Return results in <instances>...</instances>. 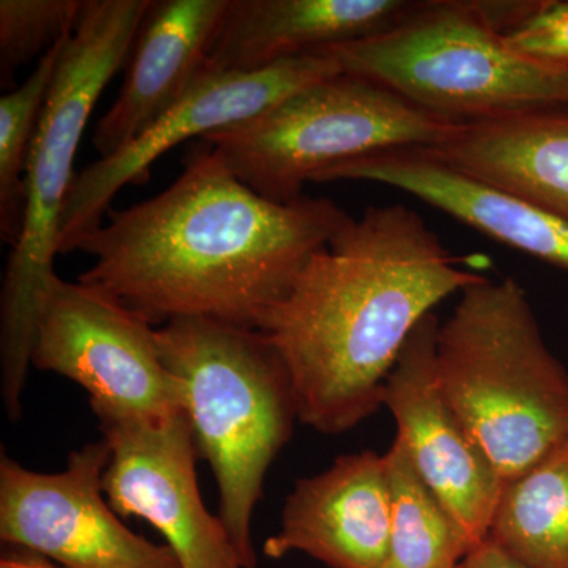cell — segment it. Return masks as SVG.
Listing matches in <instances>:
<instances>
[{"instance_id": "obj_5", "label": "cell", "mask_w": 568, "mask_h": 568, "mask_svg": "<svg viewBox=\"0 0 568 568\" xmlns=\"http://www.w3.org/2000/svg\"><path fill=\"white\" fill-rule=\"evenodd\" d=\"M163 364L181 383L200 457L219 487V518L242 567L256 568L254 507L264 478L298 420L293 384L256 328L182 317L156 328Z\"/></svg>"}, {"instance_id": "obj_18", "label": "cell", "mask_w": 568, "mask_h": 568, "mask_svg": "<svg viewBox=\"0 0 568 568\" xmlns=\"http://www.w3.org/2000/svg\"><path fill=\"white\" fill-rule=\"evenodd\" d=\"M488 540L528 568H568V436L504 485Z\"/></svg>"}, {"instance_id": "obj_25", "label": "cell", "mask_w": 568, "mask_h": 568, "mask_svg": "<svg viewBox=\"0 0 568 568\" xmlns=\"http://www.w3.org/2000/svg\"><path fill=\"white\" fill-rule=\"evenodd\" d=\"M457 568H465V566H463V564H462V566H458Z\"/></svg>"}, {"instance_id": "obj_1", "label": "cell", "mask_w": 568, "mask_h": 568, "mask_svg": "<svg viewBox=\"0 0 568 568\" xmlns=\"http://www.w3.org/2000/svg\"><path fill=\"white\" fill-rule=\"evenodd\" d=\"M106 219L74 248L93 257L78 282L155 328L182 317L256 328L351 215L325 197L265 200L209 148L164 192Z\"/></svg>"}, {"instance_id": "obj_3", "label": "cell", "mask_w": 568, "mask_h": 568, "mask_svg": "<svg viewBox=\"0 0 568 568\" xmlns=\"http://www.w3.org/2000/svg\"><path fill=\"white\" fill-rule=\"evenodd\" d=\"M151 2L84 0L37 126L26 166L21 234L0 298V395L10 420L22 413L37 317L55 276L63 205L77 178L78 145L104 88L129 62Z\"/></svg>"}, {"instance_id": "obj_9", "label": "cell", "mask_w": 568, "mask_h": 568, "mask_svg": "<svg viewBox=\"0 0 568 568\" xmlns=\"http://www.w3.org/2000/svg\"><path fill=\"white\" fill-rule=\"evenodd\" d=\"M339 73L342 67L327 50L250 73L205 69L181 102L136 140L89 164L74 178L63 205L59 253L74 252L81 239L102 226L115 194L123 186L148 182L152 164L163 153L190 138H204L248 121L305 85Z\"/></svg>"}, {"instance_id": "obj_4", "label": "cell", "mask_w": 568, "mask_h": 568, "mask_svg": "<svg viewBox=\"0 0 568 568\" xmlns=\"http://www.w3.org/2000/svg\"><path fill=\"white\" fill-rule=\"evenodd\" d=\"M440 390L504 485L568 436V372L514 278L469 284L436 338Z\"/></svg>"}, {"instance_id": "obj_7", "label": "cell", "mask_w": 568, "mask_h": 568, "mask_svg": "<svg viewBox=\"0 0 568 568\" xmlns=\"http://www.w3.org/2000/svg\"><path fill=\"white\" fill-rule=\"evenodd\" d=\"M458 125L379 82L339 73L203 140L254 193L286 204L336 164L390 149H437Z\"/></svg>"}, {"instance_id": "obj_23", "label": "cell", "mask_w": 568, "mask_h": 568, "mask_svg": "<svg viewBox=\"0 0 568 568\" xmlns=\"http://www.w3.org/2000/svg\"><path fill=\"white\" fill-rule=\"evenodd\" d=\"M463 566L465 568H528L523 566L519 560L511 558L488 538L466 556Z\"/></svg>"}, {"instance_id": "obj_14", "label": "cell", "mask_w": 568, "mask_h": 568, "mask_svg": "<svg viewBox=\"0 0 568 568\" xmlns=\"http://www.w3.org/2000/svg\"><path fill=\"white\" fill-rule=\"evenodd\" d=\"M388 536L386 455L365 450L342 455L323 473L295 481L264 555L282 559L304 552L331 568H384Z\"/></svg>"}, {"instance_id": "obj_22", "label": "cell", "mask_w": 568, "mask_h": 568, "mask_svg": "<svg viewBox=\"0 0 568 568\" xmlns=\"http://www.w3.org/2000/svg\"><path fill=\"white\" fill-rule=\"evenodd\" d=\"M504 40L511 51L530 61L568 67V0H541L536 13Z\"/></svg>"}, {"instance_id": "obj_10", "label": "cell", "mask_w": 568, "mask_h": 568, "mask_svg": "<svg viewBox=\"0 0 568 568\" xmlns=\"http://www.w3.org/2000/svg\"><path fill=\"white\" fill-rule=\"evenodd\" d=\"M106 440L71 452L61 473L0 457V540L62 568H182L173 549L126 528L104 499Z\"/></svg>"}, {"instance_id": "obj_12", "label": "cell", "mask_w": 568, "mask_h": 568, "mask_svg": "<svg viewBox=\"0 0 568 568\" xmlns=\"http://www.w3.org/2000/svg\"><path fill=\"white\" fill-rule=\"evenodd\" d=\"M439 321L429 313L414 328L387 377L384 406L418 476L476 548L488 538L504 481L455 410L436 376Z\"/></svg>"}, {"instance_id": "obj_11", "label": "cell", "mask_w": 568, "mask_h": 568, "mask_svg": "<svg viewBox=\"0 0 568 568\" xmlns=\"http://www.w3.org/2000/svg\"><path fill=\"white\" fill-rule=\"evenodd\" d=\"M91 407L111 448L103 491L112 510L151 523L182 568H244L222 519L204 506L186 414L148 418Z\"/></svg>"}, {"instance_id": "obj_16", "label": "cell", "mask_w": 568, "mask_h": 568, "mask_svg": "<svg viewBox=\"0 0 568 568\" xmlns=\"http://www.w3.org/2000/svg\"><path fill=\"white\" fill-rule=\"evenodd\" d=\"M416 0H230L205 69L250 73L398 24Z\"/></svg>"}, {"instance_id": "obj_17", "label": "cell", "mask_w": 568, "mask_h": 568, "mask_svg": "<svg viewBox=\"0 0 568 568\" xmlns=\"http://www.w3.org/2000/svg\"><path fill=\"white\" fill-rule=\"evenodd\" d=\"M432 152L568 220V106L459 123Z\"/></svg>"}, {"instance_id": "obj_8", "label": "cell", "mask_w": 568, "mask_h": 568, "mask_svg": "<svg viewBox=\"0 0 568 568\" xmlns=\"http://www.w3.org/2000/svg\"><path fill=\"white\" fill-rule=\"evenodd\" d=\"M31 365L80 384L91 406L148 418L185 414L156 328L102 287L55 275L41 301Z\"/></svg>"}, {"instance_id": "obj_21", "label": "cell", "mask_w": 568, "mask_h": 568, "mask_svg": "<svg viewBox=\"0 0 568 568\" xmlns=\"http://www.w3.org/2000/svg\"><path fill=\"white\" fill-rule=\"evenodd\" d=\"M84 0H2L0 2V74L13 85L18 67L43 58L80 20Z\"/></svg>"}, {"instance_id": "obj_13", "label": "cell", "mask_w": 568, "mask_h": 568, "mask_svg": "<svg viewBox=\"0 0 568 568\" xmlns=\"http://www.w3.org/2000/svg\"><path fill=\"white\" fill-rule=\"evenodd\" d=\"M383 183L454 216L510 248L568 272V220L458 170L429 149H390L325 171L315 183Z\"/></svg>"}, {"instance_id": "obj_15", "label": "cell", "mask_w": 568, "mask_h": 568, "mask_svg": "<svg viewBox=\"0 0 568 568\" xmlns=\"http://www.w3.org/2000/svg\"><path fill=\"white\" fill-rule=\"evenodd\" d=\"M227 6L230 0H152L121 91L93 130L100 159L136 140L193 88Z\"/></svg>"}, {"instance_id": "obj_24", "label": "cell", "mask_w": 568, "mask_h": 568, "mask_svg": "<svg viewBox=\"0 0 568 568\" xmlns=\"http://www.w3.org/2000/svg\"><path fill=\"white\" fill-rule=\"evenodd\" d=\"M0 568H62L52 560L28 551V549L6 547L0 556Z\"/></svg>"}, {"instance_id": "obj_6", "label": "cell", "mask_w": 568, "mask_h": 568, "mask_svg": "<svg viewBox=\"0 0 568 568\" xmlns=\"http://www.w3.org/2000/svg\"><path fill=\"white\" fill-rule=\"evenodd\" d=\"M343 73L455 123L568 106V67L511 51L474 0H425L398 24L327 48Z\"/></svg>"}, {"instance_id": "obj_19", "label": "cell", "mask_w": 568, "mask_h": 568, "mask_svg": "<svg viewBox=\"0 0 568 568\" xmlns=\"http://www.w3.org/2000/svg\"><path fill=\"white\" fill-rule=\"evenodd\" d=\"M390 536L384 568H457L473 551L457 523L418 476L398 439L386 454Z\"/></svg>"}, {"instance_id": "obj_20", "label": "cell", "mask_w": 568, "mask_h": 568, "mask_svg": "<svg viewBox=\"0 0 568 568\" xmlns=\"http://www.w3.org/2000/svg\"><path fill=\"white\" fill-rule=\"evenodd\" d=\"M67 32L20 88L0 99V231L11 246L20 239L24 216V174L29 152L44 104L50 97L59 61L71 33Z\"/></svg>"}, {"instance_id": "obj_2", "label": "cell", "mask_w": 568, "mask_h": 568, "mask_svg": "<svg viewBox=\"0 0 568 568\" xmlns=\"http://www.w3.org/2000/svg\"><path fill=\"white\" fill-rule=\"evenodd\" d=\"M473 263L405 204L351 216L256 324L286 366L298 420L342 435L375 416L414 328L485 278Z\"/></svg>"}]
</instances>
